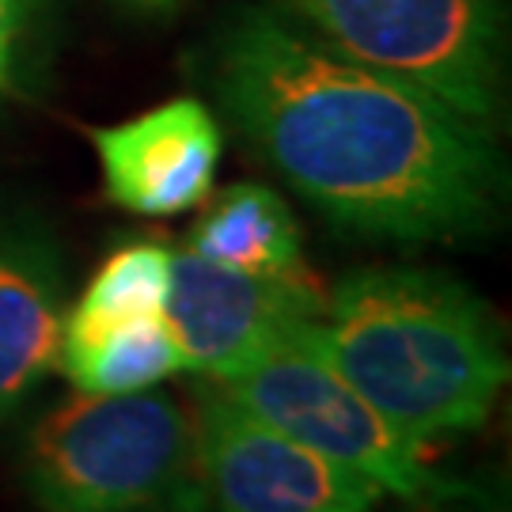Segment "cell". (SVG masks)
<instances>
[{"label":"cell","instance_id":"6da1fadb","mask_svg":"<svg viewBox=\"0 0 512 512\" xmlns=\"http://www.w3.org/2000/svg\"><path fill=\"white\" fill-rule=\"evenodd\" d=\"M209 84L239 137L342 232L471 239L505 213L497 129L338 54L277 8L220 27Z\"/></svg>","mask_w":512,"mask_h":512},{"label":"cell","instance_id":"7a4b0ae2","mask_svg":"<svg viewBox=\"0 0 512 512\" xmlns=\"http://www.w3.org/2000/svg\"><path fill=\"white\" fill-rule=\"evenodd\" d=\"M311 338L342 380L421 444L475 433L509 380V349L490 304L421 266L346 274Z\"/></svg>","mask_w":512,"mask_h":512},{"label":"cell","instance_id":"3957f363","mask_svg":"<svg viewBox=\"0 0 512 512\" xmlns=\"http://www.w3.org/2000/svg\"><path fill=\"white\" fill-rule=\"evenodd\" d=\"M19 482L38 512H194V421L167 395H84L31 425Z\"/></svg>","mask_w":512,"mask_h":512},{"label":"cell","instance_id":"277c9868","mask_svg":"<svg viewBox=\"0 0 512 512\" xmlns=\"http://www.w3.org/2000/svg\"><path fill=\"white\" fill-rule=\"evenodd\" d=\"M338 54L384 69L497 129L505 110L501 0H277Z\"/></svg>","mask_w":512,"mask_h":512},{"label":"cell","instance_id":"5b68a950","mask_svg":"<svg viewBox=\"0 0 512 512\" xmlns=\"http://www.w3.org/2000/svg\"><path fill=\"white\" fill-rule=\"evenodd\" d=\"M311 323L217 387L319 456L372 478L391 497L429 501L471 494L467 482L440 475L429 463V444L403 433L349 380H342V372L315 346Z\"/></svg>","mask_w":512,"mask_h":512},{"label":"cell","instance_id":"8992f818","mask_svg":"<svg viewBox=\"0 0 512 512\" xmlns=\"http://www.w3.org/2000/svg\"><path fill=\"white\" fill-rule=\"evenodd\" d=\"M372 478L319 456L209 384L194 418V512H372Z\"/></svg>","mask_w":512,"mask_h":512},{"label":"cell","instance_id":"52a82bcc","mask_svg":"<svg viewBox=\"0 0 512 512\" xmlns=\"http://www.w3.org/2000/svg\"><path fill=\"white\" fill-rule=\"evenodd\" d=\"M327 293L304 274H239L194 251H171L164 319L183 372L224 384L262 361L289 334L319 319Z\"/></svg>","mask_w":512,"mask_h":512},{"label":"cell","instance_id":"ba28073f","mask_svg":"<svg viewBox=\"0 0 512 512\" xmlns=\"http://www.w3.org/2000/svg\"><path fill=\"white\" fill-rule=\"evenodd\" d=\"M103 190L137 217H179L202 205L217 179L224 137L198 99H171L122 126L92 129Z\"/></svg>","mask_w":512,"mask_h":512},{"label":"cell","instance_id":"9c48e42d","mask_svg":"<svg viewBox=\"0 0 512 512\" xmlns=\"http://www.w3.org/2000/svg\"><path fill=\"white\" fill-rule=\"evenodd\" d=\"M61 266L54 247L23 224H0V421L57 368Z\"/></svg>","mask_w":512,"mask_h":512},{"label":"cell","instance_id":"30bf717a","mask_svg":"<svg viewBox=\"0 0 512 512\" xmlns=\"http://www.w3.org/2000/svg\"><path fill=\"white\" fill-rule=\"evenodd\" d=\"M186 251L239 274H304L300 224L285 198L262 183H236L205 213Z\"/></svg>","mask_w":512,"mask_h":512},{"label":"cell","instance_id":"8fae6325","mask_svg":"<svg viewBox=\"0 0 512 512\" xmlns=\"http://www.w3.org/2000/svg\"><path fill=\"white\" fill-rule=\"evenodd\" d=\"M57 368L84 395L148 391L167 376L183 372L179 349H175V338L167 330L164 315L122 323V327L84 330V334L61 330Z\"/></svg>","mask_w":512,"mask_h":512},{"label":"cell","instance_id":"7c38bea8","mask_svg":"<svg viewBox=\"0 0 512 512\" xmlns=\"http://www.w3.org/2000/svg\"><path fill=\"white\" fill-rule=\"evenodd\" d=\"M167 285H171V251L164 243H148V239L126 243L103 258V266L92 274L73 311H65L61 330L84 334V330L122 327L164 315Z\"/></svg>","mask_w":512,"mask_h":512},{"label":"cell","instance_id":"4fadbf2b","mask_svg":"<svg viewBox=\"0 0 512 512\" xmlns=\"http://www.w3.org/2000/svg\"><path fill=\"white\" fill-rule=\"evenodd\" d=\"M27 16H31V0H0V95L12 88L19 46L27 35Z\"/></svg>","mask_w":512,"mask_h":512},{"label":"cell","instance_id":"5bb4252c","mask_svg":"<svg viewBox=\"0 0 512 512\" xmlns=\"http://www.w3.org/2000/svg\"><path fill=\"white\" fill-rule=\"evenodd\" d=\"M475 497V490L467 497H429V501H410V509L403 512H467V501ZM471 512H490V509H471Z\"/></svg>","mask_w":512,"mask_h":512},{"label":"cell","instance_id":"9a60e30c","mask_svg":"<svg viewBox=\"0 0 512 512\" xmlns=\"http://www.w3.org/2000/svg\"><path fill=\"white\" fill-rule=\"evenodd\" d=\"M133 4H141V8H171L175 0H133Z\"/></svg>","mask_w":512,"mask_h":512}]
</instances>
